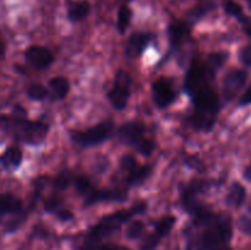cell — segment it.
Listing matches in <instances>:
<instances>
[{
	"mask_svg": "<svg viewBox=\"0 0 251 250\" xmlns=\"http://www.w3.org/2000/svg\"><path fill=\"white\" fill-rule=\"evenodd\" d=\"M199 239L200 250H221L227 247L232 238V223L227 217L216 216Z\"/></svg>",
	"mask_w": 251,
	"mask_h": 250,
	"instance_id": "obj_1",
	"label": "cell"
},
{
	"mask_svg": "<svg viewBox=\"0 0 251 250\" xmlns=\"http://www.w3.org/2000/svg\"><path fill=\"white\" fill-rule=\"evenodd\" d=\"M146 207V202H141L132 206L129 210H120L118 211V212H114L112 213V215L107 216V217L103 218L100 223H97V225L92 228V230L90 232V237L92 238V239H100V238L105 237V235H109L110 233L114 232L115 229H118L123 223L129 221L132 216L144 212Z\"/></svg>",
	"mask_w": 251,
	"mask_h": 250,
	"instance_id": "obj_2",
	"label": "cell"
},
{
	"mask_svg": "<svg viewBox=\"0 0 251 250\" xmlns=\"http://www.w3.org/2000/svg\"><path fill=\"white\" fill-rule=\"evenodd\" d=\"M113 131H114V123L112 120H104L85 131H73L71 137L81 147H93L109 139Z\"/></svg>",
	"mask_w": 251,
	"mask_h": 250,
	"instance_id": "obj_3",
	"label": "cell"
},
{
	"mask_svg": "<svg viewBox=\"0 0 251 250\" xmlns=\"http://www.w3.org/2000/svg\"><path fill=\"white\" fill-rule=\"evenodd\" d=\"M130 87H131V77L129 74L123 70L118 71L113 88L107 95L114 109L123 110L126 108L130 98Z\"/></svg>",
	"mask_w": 251,
	"mask_h": 250,
	"instance_id": "obj_4",
	"label": "cell"
},
{
	"mask_svg": "<svg viewBox=\"0 0 251 250\" xmlns=\"http://www.w3.org/2000/svg\"><path fill=\"white\" fill-rule=\"evenodd\" d=\"M212 78L213 76L208 73L205 64L194 61L186 73L185 80H184V91L188 93L189 97H191L199 90L210 85V81Z\"/></svg>",
	"mask_w": 251,
	"mask_h": 250,
	"instance_id": "obj_5",
	"label": "cell"
},
{
	"mask_svg": "<svg viewBox=\"0 0 251 250\" xmlns=\"http://www.w3.org/2000/svg\"><path fill=\"white\" fill-rule=\"evenodd\" d=\"M191 100L195 107V110L208 113V114H217L221 108L220 98L216 91L211 87V85L199 90L195 95L191 96Z\"/></svg>",
	"mask_w": 251,
	"mask_h": 250,
	"instance_id": "obj_6",
	"label": "cell"
},
{
	"mask_svg": "<svg viewBox=\"0 0 251 250\" xmlns=\"http://www.w3.org/2000/svg\"><path fill=\"white\" fill-rule=\"evenodd\" d=\"M248 80V73L242 69H233L228 71L223 80V96L230 100L243 90Z\"/></svg>",
	"mask_w": 251,
	"mask_h": 250,
	"instance_id": "obj_7",
	"label": "cell"
},
{
	"mask_svg": "<svg viewBox=\"0 0 251 250\" xmlns=\"http://www.w3.org/2000/svg\"><path fill=\"white\" fill-rule=\"evenodd\" d=\"M17 132L21 136V140L29 144H37L46 137L48 132V126L43 123L27 122V120H19L16 123Z\"/></svg>",
	"mask_w": 251,
	"mask_h": 250,
	"instance_id": "obj_8",
	"label": "cell"
},
{
	"mask_svg": "<svg viewBox=\"0 0 251 250\" xmlns=\"http://www.w3.org/2000/svg\"><path fill=\"white\" fill-rule=\"evenodd\" d=\"M152 98H153L154 104L163 109V108L169 107L176 100V93L174 92L172 85L166 78H159L154 81L152 85Z\"/></svg>",
	"mask_w": 251,
	"mask_h": 250,
	"instance_id": "obj_9",
	"label": "cell"
},
{
	"mask_svg": "<svg viewBox=\"0 0 251 250\" xmlns=\"http://www.w3.org/2000/svg\"><path fill=\"white\" fill-rule=\"evenodd\" d=\"M25 58L31 64L33 68L38 70H44L48 69L53 64L54 56L51 51L46 47L41 46H32L25 51Z\"/></svg>",
	"mask_w": 251,
	"mask_h": 250,
	"instance_id": "obj_10",
	"label": "cell"
},
{
	"mask_svg": "<svg viewBox=\"0 0 251 250\" xmlns=\"http://www.w3.org/2000/svg\"><path fill=\"white\" fill-rule=\"evenodd\" d=\"M145 134V126L142 123L129 122L125 123L119 129V137L127 146L136 147L142 140Z\"/></svg>",
	"mask_w": 251,
	"mask_h": 250,
	"instance_id": "obj_11",
	"label": "cell"
},
{
	"mask_svg": "<svg viewBox=\"0 0 251 250\" xmlns=\"http://www.w3.org/2000/svg\"><path fill=\"white\" fill-rule=\"evenodd\" d=\"M152 37L153 36L150 33H132L125 46V54L129 58L140 56L149 47L150 42L152 41Z\"/></svg>",
	"mask_w": 251,
	"mask_h": 250,
	"instance_id": "obj_12",
	"label": "cell"
},
{
	"mask_svg": "<svg viewBox=\"0 0 251 250\" xmlns=\"http://www.w3.org/2000/svg\"><path fill=\"white\" fill-rule=\"evenodd\" d=\"M126 194L120 190H93L88 196H86V205H95L102 201H124Z\"/></svg>",
	"mask_w": 251,
	"mask_h": 250,
	"instance_id": "obj_13",
	"label": "cell"
},
{
	"mask_svg": "<svg viewBox=\"0 0 251 250\" xmlns=\"http://www.w3.org/2000/svg\"><path fill=\"white\" fill-rule=\"evenodd\" d=\"M191 32V25L186 21H176L169 26L168 28V36L169 41H171L172 47L178 48L184 41V38L190 34Z\"/></svg>",
	"mask_w": 251,
	"mask_h": 250,
	"instance_id": "obj_14",
	"label": "cell"
},
{
	"mask_svg": "<svg viewBox=\"0 0 251 250\" xmlns=\"http://www.w3.org/2000/svg\"><path fill=\"white\" fill-rule=\"evenodd\" d=\"M189 122L194 129L201 130V131H210L216 123V115L195 110V113H193L189 118Z\"/></svg>",
	"mask_w": 251,
	"mask_h": 250,
	"instance_id": "obj_15",
	"label": "cell"
},
{
	"mask_svg": "<svg viewBox=\"0 0 251 250\" xmlns=\"http://www.w3.org/2000/svg\"><path fill=\"white\" fill-rule=\"evenodd\" d=\"M91 5L87 0H78L70 4L68 10V17L70 21H81L90 15Z\"/></svg>",
	"mask_w": 251,
	"mask_h": 250,
	"instance_id": "obj_16",
	"label": "cell"
},
{
	"mask_svg": "<svg viewBox=\"0 0 251 250\" xmlns=\"http://www.w3.org/2000/svg\"><path fill=\"white\" fill-rule=\"evenodd\" d=\"M247 199V190L240 183H233L226 198V202L233 207H240Z\"/></svg>",
	"mask_w": 251,
	"mask_h": 250,
	"instance_id": "obj_17",
	"label": "cell"
},
{
	"mask_svg": "<svg viewBox=\"0 0 251 250\" xmlns=\"http://www.w3.org/2000/svg\"><path fill=\"white\" fill-rule=\"evenodd\" d=\"M0 162L7 169H16L22 162V152L19 147L12 146L7 149L0 157Z\"/></svg>",
	"mask_w": 251,
	"mask_h": 250,
	"instance_id": "obj_18",
	"label": "cell"
},
{
	"mask_svg": "<svg viewBox=\"0 0 251 250\" xmlns=\"http://www.w3.org/2000/svg\"><path fill=\"white\" fill-rule=\"evenodd\" d=\"M22 202L10 194H0V216L16 213L21 210Z\"/></svg>",
	"mask_w": 251,
	"mask_h": 250,
	"instance_id": "obj_19",
	"label": "cell"
},
{
	"mask_svg": "<svg viewBox=\"0 0 251 250\" xmlns=\"http://www.w3.org/2000/svg\"><path fill=\"white\" fill-rule=\"evenodd\" d=\"M49 87H50L55 98L64 100L68 96L69 91H70V83L66 78L61 77V76H56V77H53L49 81Z\"/></svg>",
	"mask_w": 251,
	"mask_h": 250,
	"instance_id": "obj_20",
	"label": "cell"
},
{
	"mask_svg": "<svg viewBox=\"0 0 251 250\" xmlns=\"http://www.w3.org/2000/svg\"><path fill=\"white\" fill-rule=\"evenodd\" d=\"M152 168L151 166L146 164V166L137 167L135 171H132L129 174V178H127V185L129 186H135V185H141L146 179L150 178V175L152 174Z\"/></svg>",
	"mask_w": 251,
	"mask_h": 250,
	"instance_id": "obj_21",
	"label": "cell"
},
{
	"mask_svg": "<svg viewBox=\"0 0 251 250\" xmlns=\"http://www.w3.org/2000/svg\"><path fill=\"white\" fill-rule=\"evenodd\" d=\"M227 58H228V53H223V51H221V53L211 54V55L208 56L207 61L205 63V66L208 70V73H210L213 77H215L216 74H217L218 69L226 63Z\"/></svg>",
	"mask_w": 251,
	"mask_h": 250,
	"instance_id": "obj_22",
	"label": "cell"
},
{
	"mask_svg": "<svg viewBox=\"0 0 251 250\" xmlns=\"http://www.w3.org/2000/svg\"><path fill=\"white\" fill-rule=\"evenodd\" d=\"M132 12L130 10L129 6L126 5H123L122 7L118 11V20H117V27L119 29L120 33H124L126 31V28L129 27L130 21H131Z\"/></svg>",
	"mask_w": 251,
	"mask_h": 250,
	"instance_id": "obj_23",
	"label": "cell"
},
{
	"mask_svg": "<svg viewBox=\"0 0 251 250\" xmlns=\"http://www.w3.org/2000/svg\"><path fill=\"white\" fill-rule=\"evenodd\" d=\"M176 218L174 217V216L172 215L164 216V217H162L161 220L157 222L156 232L158 233L161 237H164V235H167L169 232H171L172 228H173L174 225H176Z\"/></svg>",
	"mask_w": 251,
	"mask_h": 250,
	"instance_id": "obj_24",
	"label": "cell"
},
{
	"mask_svg": "<svg viewBox=\"0 0 251 250\" xmlns=\"http://www.w3.org/2000/svg\"><path fill=\"white\" fill-rule=\"evenodd\" d=\"M74 184H75L76 191H77L80 195L88 196L93 190H95L90 179L85 178V176H77V178L74 180Z\"/></svg>",
	"mask_w": 251,
	"mask_h": 250,
	"instance_id": "obj_25",
	"label": "cell"
},
{
	"mask_svg": "<svg viewBox=\"0 0 251 250\" xmlns=\"http://www.w3.org/2000/svg\"><path fill=\"white\" fill-rule=\"evenodd\" d=\"M27 96L33 100H42L48 96V91L41 83H33L27 88Z\"/></svg>",
	"mask_w": 251,
	"mask_h": 250,
	"instance_id": "obj_26",
	"label": "cell"
},
{
	"mask_svg": "<svg viewBox=\"0 0 251 250\" xmlns=\"http://www.w3.org/2000/svg\"><path fill=\"white\" fill-rule=\"evenodd\" d=\"M144 229L145 225L142 221H132V222L129 223V225L126 228V237L129 239H137V238L141 237V234L144 233Z\"/></svg>",
	"mask_w": 251,
	"mask_h": 250,
	"instance_id": "obj_27",
	"label": "cell"
},
{
	"mask_svg": "<svg viewBox=\"0 0 251 250\" xmlns=\"http://www.w3.org/2000/svg\"><path fill=\"white\" fill-rule=\"evenodd\" d=\"M225 10H226V12H227L228 15H230V16L238 17V19L242 20L243 22L247 20V19H245V16H243V7L240 6L238 2H235V1L226 2Z\"/></svg>",
	"mask_w": 251,
	"mask_h": 250,
	"instance_id": "obj_28",
	"label": "cell"
},
{
	"mask_svg": "<svg viewBox=\"0 0 251 250\" xmlns=\"http://www.w3.org/2000/svg\"><path fill=\"white\" fill-rule=\"evenodd\" d=\"M161 238H162L161 235H159L158 233L154 230L153 233H151L150 235H147L146 239L144 240V243H142V245H141V250H153L154 248L158 245Z\"/></svg>",
	"mask_w": 251,
	"mask_h": 250,
	"instance_id": "obj_29",
	"label": "cell"
},
{
	"mask_svg": "<svg viewBox=\"0 0 251 250\" xmlns=\"http://www.w3.org/2000/svg\"><path fill=\"white\" fill-rule=\"evenodd\" d=\"M135 149L145 157H149L151 156V153L153 152L154 150V142L150 139H144L139 145H137Z\"/></svg>",
	"mask_w": 251,
	"mask_h": 250,
	"instance_id": "obj_30",
	"label": "cell"
},
{
	"mask_svg": "<svg viewBox=\"0 0 251 250\" xmlns=\"http://www.w3.org/2000/svg\"><path fill=\"white\" fill-rule=\"evenodd\" d=\"M213 6H215V5H213L212 1L203 2V4H200V5H198V6L194 7L189 15H190L191 17H198L199 19V17H201V16H203V15L207 14L210 10H212Z\"/></svg>",
	"mask_w": 251,
	"mask_h": 250,
	"instance_id": "obj_31",
	"label": "cell"
},
{
	"mask_svg": "<svg viewBox=\"0 0 251 250\" xmlns=\"http://www.w3.org/2000/svg\"><path fill=\"white\" fill-rule=\"evenodd\" d=\"M71 181H73L71 174L69 173L68 171H64V172H61V173L58 174L54 185H55L58 189H61V190H63V189H65L66 186L71 183Z\"/></svg>",
	"mask_w": 251,
	"mask_h": 250,
	"instance_id": "obj_32",
	"label": "cell"
},
{
	"mask_svg": "<svg viewBox=\"0 0 251 250\" xmlns=\"http://www.w3.org/2000/svg\"><path fill=\"white\" fill-rule=\"evenodd\" d=\"M120 167H122L123 171L127 172V173L130 174L132 171H135V169H136L139 166H137V162L134 157L124 156L122 158V161H120Z\"/></svg>",
	"mask_w": 251,
	"mask_h": 250,
	"instance_id": "obj_33",
	"label": "cell"
},
{
	"mask_svg": "<svg viewBox=\"0 0 251 250\" xmlns=\"http://www.w3.org/2000/svg\"><path fill=\"white\" fill-rule=\"evenodd\" d=\"M240 60L245 65L251 66V44L242 49V51H240Z\"/></svg>",
	"mask_w": 251,
	"mask_h": 250,
	"instance_id": "obj_34",
	"label": "cell"
},
{
	"mask_svg": "<svg viewBox=\"0 0 251 250\" xmlns=\"http://www.w3.org/2000/svg\"><path fill=\"white\" fill-rule=\"evenodd\" d=\"M56 216H58L59 220L61 221H70L71 218L74 217L73 212L71 211H68V210H60V211H55Z\"/></svg>",
	"mask_w": 251,
	"mask_h": 250,
	"instance_id": "obj_35",
	"label": "cell"
},
{
	"mask_svg": "<svg viewBox=\"0 0 251 250\" xmlns=\"http://www.w3.org/2000/svg\"><path fill=\"white\" fill-rule=\"evenodd\" d=\"M250 103H251V83L249 88H248V90L245 91L244 95H243L242 100H240V105H247V104H250Z\"/></svg>",
	"mask_w": 251,
	"mask_h": 250,
	"instance_id": "obj_36",
	"label": "cell"
},
{
	"mask_svg": "<svg viewBox=\"0 0 251 250\" xmlns=\"http://www.w3.org/2000/svg\"><path fill=\"white\" fill-rule=\"evenodd\" d=\"M243 175H244V178L247 179V180L251 181V163L247 167V168H245L244 174H243Z\"/></svg>",
	"mask_w": 251,
	"mask_h": 250,
	"instance_id": "obj_37",
	"label": "cell"
},
{
	"mask_svg": "<svg viewBox=\"0 0 251 250\" xmlns=\"http://www.w3.org/2000/svg\"><path fill=\"white\" fill-rule=\"evenodd\" d=\"M120 250H129V249H127V248H125V247H120Z\"/></svg>",
	"mask_w": 251,
	"mask_h": 250,
	"instance_id": "obj_38",
	"label": "cell"
},
{
	"mask_svg": "<svg viewBox=\"0 0 251 250\" xmlns=\"http://www.w3.org/2000/svg\"><path fill=\"white\" fill-rule=\"evenodd\" d=\"M248 1H249V4H250V6H251V0H248Z\"/></svg>",
	"mask_w": 251,
	"mask_h": 250,
	"instance_id": "obj_39",
	"label": "cell"
},
{
	"mask_svg": "<svg viewBox=\"0 0 251 250\" xmlns=\"http://www.w3.org/2000/svg\"><path fill=\"white\" fill-rule=\"evenodd\" d=\"M249 210H250V212H251V205H250V207H249Z\"/></svg>",
	"mask_w": 251,
	"mask_h": 250,
	"instance_id": "obj_40",
	"label": "cell"
},
{
	"mask_svg": "<svg viewBox=\"0 0 251 250\" xmlns=\"http://www.w3.org/2000/svg\"><path fill=\"white\" fill-rule=\"evenodd\" d=\"M126 1H130V0H126Z\"/></svg>",
	"mask_w": 251,
	"mask_h": 250,
	"instance_id": "obj_41",
	"label": "cell"
}]
</instances>
